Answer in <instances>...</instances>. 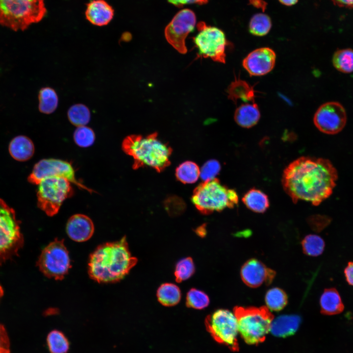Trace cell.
<instances>
[{"label":"cell","mask_w":353,"mask_h":353,"mask_svg":"<svg viewBox=\"0 0 353 353\" xmlns=\"http://www.w3.org/2000/svg\"><path fill=\"white\" fill-rule=\"evenodd\" d=\"M337 178V171L328 160L302 156L284 170L281 182L294 203L304 201L317 206L331 195Z\"/></svg>","instance_id":"cell-1"},{"label":"cell","mask_w":353,"mask_h":353,"mask_svg":"<svg viewBox=\"0 0 353 353\" xmlns=\"http://www.w3.org/2000/svg\"><path fill=\"white\" fill-rule=\"evenodd\" d=\"M137 259L129 251L126 236L120 240L102 244L90 254V277L99 283L116 282L123 279L136 264Z\"/></svg>","instance_id":"cell-2"},{"label":"cell","mask_w":353,"mask_h":353,"mask_svg":"<svg viewBox=\"0 0 353 353\" xmlns=\"http://www.w3.org/2000/svg\"><path fill=\"white\" fill-rule=\"evenodd\" d=\"M122 148L132 157L133 169L149 167L161 172L170 164L172 149L158 138L157 132L145 136H127L122 142Z\"/></svg>","instance_id":"cell-3"},{"label":"cell","mask_w":353,"mask_h":353,"mask_svg":"<svg viewBox=\"0 0 353 353\" xmlns=\"http://www.w3.org/2000/svg\"><path fill=\"white\" fill-rule=\"evenodd\" d=\"M192 202L201 213L209 214L227 208H233L238 204V197L234 189L228 188L215 178L197 186L193 193Z\"/></svg>","instance_id":"cell-4"},{"label":"cell","mask_w":353,"mask_h":353,"mask_svg":"<svg viewBox=\"0 0 353 353\" xmlns=\"http://www.w3.org/2000/svg\"><path fill=\"white\" fill-rule=\"evenodd\" d=\"M46 12L44 0H0V24L14 30L39 22Z\"/></svg>","instance_id":"cell-5"},{"label":"cell","mask_w":353,"mask_h":353,"mask_svg":"<svg viewBox=\"0 0 353 353\" xmlns=\"http://www.w3.org/2000/svg\"><path fill=\"white\" fill-rule=\"evenodd\" d=\"M233 312L237 322L238 332L246 343L258 345L265 340L274 319L273 315L267 307L236 306Z\"/></svg>","instance_id":"cell-6"},{"label":"cell","mask_w":353,"mask_h":353,"mask_svg":"<svg viewBox=\"0 0 353 353\" xmlns=\"http://www.w3.org/2000/svg\"><path fill=\"white\" fill-rule=\"evenodd\" d=\"M23 244L15 211L0 199V266L17 255Z\"/></svg>","instance_id":"cell-7"},{"label":"cell","mask_w":353,"mask_h":353,"mask_svg":"<svg viewBox=\"0 0 353 353\" xmlns=\"http://www.w3.org/2000/svg\"><path fill=\"white\" fill-rule=\"evenodd\" d=\"M71 182L64 177H49L38 184L37 205L48 216H53L59 211L64 201L74 194Z\"/></svg>","instance_id":"cell-8"},{"label":"cell","mask_w":353,"mask_h":353,"mask_svg":"<svg viewBox=\"0 0 353 353\" xmlns=\"http://www.w3.org/2000/svg\"><path fill=\"white\" fill-rule=\"evenodd\" d=\"M204 323L207 331L216 342L233 352L239 350L238 325L234 313L227 309H219L208 315Z\"/></svg>","instance_id":"cell-9"},{"label":"cell","mask_w":353,"mask_h":353,"mask_svg":"<svg viewBox=\"0 0 353 353\" xmlns=\"http://www.w3.org/2000/svg\"><path fill=\"white\" fill-rule=\"evenodd\" d=\"M40 271L47 277L62 280L71 268L69 253L64 240L55 239L42 251L37 262Z\"/></svg>","instance_id":"cell-10"},{"label":"cell","mask_w":353,"mask_h":353,"mask_svg":"<svg viewBox=\"0 0 353 353\" xmlns=\"http://www.w3.org/2000/svg\"><path fill=\"white\" fill-rule=\"evenodd\" d=\"M197 27L199 32L194 42L199 55L225 63L227 42L224 33L216 27L207 26L204 23H199Z\"/></svg>","instance_id":"cell-11"},{"label":"cell","mask_w":353,"mask_h":353,"mask_svg":"<svg viewBox=\"0 0 353 353\" xmlns=\"http://www.w3.org/2000/svg\"><path fill=\"white\" fill-rule=\"evenodd\" d=\"M56 177L65 178L79 188L90 193L94 192L76 178L71 163L59 159H43L38 161L35 164L27 180L32 184L38 185L45 178Z\"/></svg>","instance_id":"cell-12"},{"label":"cell","mask_w":353,"mask_h":353,"mask_svg":"<svg viewBox=\"0 0 353 353\" xmlns=\"http://www.w3.org/2000/svg\"><path fill=\"white\" fill-rule=\"evenodd\" d=\"M347 120L346 111L337 101H328L320 105L315 112L313 122L321 132L329 135L340 132Z\"/></svg>","instance_id":"cell-13"},{"label":"cell","mask_w":353,"mask_h":353,"mask_svg":"<svg viewBox=\"0 0 353 353\" xmlns=\"http://www.w3.org/2000/svg\"><path fill=\"white\" fill-rule=\"evenodd\" d=\"M196 21L195 14L192 10L182 9L174 16L165 29L167 41L180 53H186L187 51L185 39L194 29Z\"/></svg>","instance_id":"cell-14"},{"label":"cell","mask_w":353,"mask_h":353,"mask_svg":"<svg viewBox=\"0 0 353 353\" xmlns=\"http://www.w3.org/2000/svg\"><path fill=\"white\" fill-rule=\"evenodd\" d=\"M276 54L268 47L256 49L249 53L243 59L244 68L251 76H261L270 72L274 68Z\"/></svg>","instance_id":"cell-15"},{"label":"cell","mask_w":353,"mask_h":353,"mask_svg":"<svg viewBox=\"0 0 353 353\" xmlns=\"http://www.w3.org/2000/svg\"><path fill=\"white\" fill-rule=\"evenodd\" d=\"M240 275L243 281L247 286L256 288L263 283L270 284L275 278L276 272L267 267L260 261L252 258L243 264Z\"/></svg>","instance_id":"cell-16"},{"label":"cell","mask_w":353,"mask_h":353,"mask_svg":"<svg viewBox=\"0 0 353 353\" xmlns=\"http://www.w3.org/2000/svg\"><path fill=\"white\" fill-rule=\"evenodd\" d=\"M66 232L73 240L78 242H84L92 236L94 232V224L87 215L75 214L67 221Z\"/></svg>","instance_id":"cell-17"},{"label":"cell","mask_w":353,"mask_h":353,"mask_svg":"<svg viewBox=\"0 0 353 353\" xmlns=\"http://www.w3.org/2000/svg\"><path fill=\"white\" fill-rule=\"evenodd\" d=\"M85 15L87 20L93 25L102 26L111 21L114 10L104 0H93L87 4Z\"/></svg>","instance_id":"cell-18"},{"label":"cell","mask_w":353,"mask_h":353,"mask_svg":"<svg viewBox=\"0 0 353 353\" xmlns=\"http://www.w3.org/2000/svg\"><path fill=\"white\" fill-rule=\"evenodd\" d=\"M301 321L300 317L297 315H281L273 319L270 331L276 336L287 337L296 332Z\"/></svg>","instance_id":"cell-19"},{"label":"cell","mask_w":353,"mask_h":353,"mask_svg":"<svg viewBox=\"0 0 353 353\" xmlns=\"http://www.w3.org/2000/svg\"><path fill=\"white\" fill-rule=\"evenodd\" d=\"M260 118V110L254 102L242 104L235 109L234 114V119L236 124L247 128L255 126Z\"/></svg>","instance_id":"cell-20"},{"label":"cell","mask_w":353,"mask_h":353,"mask_svg":"<svg viewBox=\"0 0 353 353\" xmlns=\"http://www.w3.org/2000/svg\"><path fill=\"white\" fill-rule=\"evenodd\" d=\"M228 98L237 103L239 100L245 102H254L255 91L252 86L247 81L235 78L227 89Z\"/></svg>","instance_id":"cell-21"},{"label":"cell","mask_w":353,"mask_h":353,"mask_svg":"<svg viewBox=\"0 0 353 353\" xmlns=\"http://www.w3.org/2000/svg\"><path fill=\"white\" fill-rule=\"evenodd\" d=\"M320 305L321 313L328 315L339 314L344 308L339 293L333 288L324 290L320 299Z\"/></svg>","instance_id":"cell-22"},{"label":"cell","mask_w":353,"mask_h":353,"mask_svg":"<svg viewBox=\"0 0 353 353\" xmlns=\"http://www.w3.org/2000/svg\"><path fill=\"white\" fill-rule=\"evenodd\" d=\"M9 151L15 160L19 161H26L34 154V144L29 138L23 135L18 136L10 142Z\"/></svg>","instance_id":"cell-23"},{"label":"cell","mask_w":353,"mask_h":353,"mask_svg":"<svg viewBox=\"0 0 353 353\" xmlns=\"http://www.w3.org/2000/svg\"><path fill=\"white\" fill-rule=\"evenodd\" d=\"M242 200L248 209L256 213H264L269 207L267 195L255 188L249 190L244 195Z\"/></svg>","instance_id":"cell-24"},{"label":"cell","mask_w":353,"mask_h":353,"mask_svg":"<svg viewBox=\"0 0 353 353\" xmlns=\"http://www.w3.org/2000/svg\"><path fill=\"white\" fill-rule=\"evenodd\" d=\"M157 298L158 302L163 305L172 306L177 304L181 299V291L175 284L165 283L158 288Z\"/></svg>","instance_id":"cell-25"},{"label":"cell","mask_w":353,"mask_h":353,"mask_svg":"<svg viewBox=\"0 0 353 353\" xmlns=\"http://www.w3.org/2000/svg\"><path fill=\"white\" fill-rule=\"evenodd\" d=\"M332 62L333 67L341 73L353 72V50L346 48L337 50L333 53Z\"/></svg>","instance_id":"cell-26"},{"label":"cell","mask_w":353,"mask_h":353,"mask_svg":"<svg viewBox=\"0 0 353 353\" xmlns=\"http://www.w3.org/2000/svg\"><path fill=\"white\" fill-rule=\"evenodd\" d=\"M200 176V169L194 162L186 161L180 164L176 170V176L184 184L195 182Z\"/></svg>","instance_id":"cell-27"},{"label":"cell","mask_w":353,"mask_h":353,"mask_svg":"<svg viewBox=\"0 0 353 353\" xmlns=\"http://www.w3.org/2000/svg\"><path fill=\"white\" fill-rule=\"evenodd\" d=\"M39 109L44 114L53 112L58 106V98L56 93L51 88H42L39 93Z\"/></svg>","instance_id":"cell-28"},{"label":"cell","mask_w":353,"mask_h":353,"mask_svg":"<svg viewBox=\"0 0 353 353\" xmlns=\"http://www.w3.org/2000/svg\"><path fill=\"white\" fill-rule=\"evenodd\" d=\"M265 303L268 308L275 311L282 309L287 304L288 298L286 293L277 287L272 288L266 293Z\"/></svg>","instance_id":"cell-29"},{"label":"cell","mask_w":353,"mask_h":353,"mask_svg":"<svg viewBox=\"0 0 353 353\" xmlns=\"http://www.w3.org/2000/svg\"><path fill=\"white\" fill-rule=\"evenodd\" d=\"M303 252L306 255L317 256L324 251L325 243L320 236L315 234L306 236L302 242Z\"/></svg>","instance_id":"cell-30"},{"label":"cell","mask_w":353,"mask_h":353,"mask_svg":"<svg viewBox=\"0 0 353 353\" xmlns=\"http://www.w3.org/2000/svg\"><path fill=\"white\" fill-rule=\"evenodd\" d=\"M70 122L77 127L87 125L90 120V112L88 108L82 104L72 106L68 111Z\"/></svg>","instance_id":"cell-31"},{"label":"cell","mask_w":353,"mask_h":353,"mask_svg":"<svg viewBox=\"0 0 353 353\" xmlns=\"http://www.w3.org/2000/svg\"><path fill=\"white\" fill-rule=\"evenodd\" d=\"M271 25V19L267 15L258 13L252 18L249 24V30L254 35L262 36L269 32Z\"/></svg>","instance_id":"cell-32"},{"label":"cell","mask_w":353,"mask_h":353,"mask_svg":"<svg viewBox=\"0 0 353 353\" xmlns=\"http://www.w3.org/2000/svg\"><path fill=\"white\" fill-rule=\"evenodd\" d=\"M47 343L51 353H66L69 350L68 340L61 332L56 330L48 334Z\"/></svg>","instance_id":"cell-33"},{"label":"cell","mask_w":353,"mask_h":353,"mask_svg":"<svg viewBox=\"0 0 353 353\" xmlns=\"http://www.w3.org/2000/svg\"><path fill=\"white\" fill-rule=\"evenodd\" d=\"M209 303L208 296L203 291L192 288L187 293L186 304L188 307L196 309H202Z\"/></svg>","instance_id":"cell-34"},{"label":"cell","mask_w":353,"mask_h":353,"mask_svg":"<svg viewBox=\"0 0 353 353\" xmlns=\"http://www.w3.org/2000/svg\"><path fill=\"white\" fill-rule=\"evenodd\" d=\"M195 272L193 259L189 257L180 260L176 265L175 276L176 281L181 282L189 278Z\"/></svg>","instance_id":"cell-35"},{"label":"cell","mask_w":353,"mask_h":353,"mask_svg":"<svg viewBox=\"0 0 353 353\" xmlns=\"http://www.w3.org/2000/svg\"><path fill=\"white\" fill-rule=\"evenodd\" d=\"M74 140L79 147L87 148L92 146L95 140L93 129L85 126H78L74 133Z\"/></svg>","instance_id":"cell-36"},{"label":"cell","mask_w":353,"mask_h":353,"mask_svg":"<svg viewBox=\"0 0 353 353\" xmlns=\"http://www.w3.org/2000/svg\"><path fill=\"white\" fill-rule=\"evenodd\" d=\"M221 165L218 161L212 159L206 162L200 169V176L203 181L215 178L219 173Z\"/></svg>","instance_id":"cell-37"},{"label":"cell","mask_w":353,"mask_h":353,"mask_svg":"<svg viewBox=\"0 0 353 353\" xmlns=\"http://www.w3.org/2000/svg\"><path fill=\"white\" fill-rule=\"evenodd\" d=\"M0 353H10L9 341L7 332L0 324Z\"/></svg>","instance_id":"cell-38"},{"label":"cell","mask_w":353,"mask_h":353,"mask_svg":"<svg viewBox=\"0 0 353 353\" xmlns=\"http://www.w3.org/2000/svg\"><path fill=\"white\" fill-rule=\"evenodd\" d=\"M208 0H168V1L177 6H181L183 5L189 3L204 4Z\"/></svg>","instance_id":"cell-39"},{"label":"cell","mask_w":353,"mask_h":353,"mask_svg":"<svg viewBox=\"0 0 353 353\" xmlns=\"http://www.w3.org/2000/svg\"><path fill=\"white\" fill-rule=\"evenodd\" d=\"M344 275L347 282L353 286V261L348 263L344 270Z\"/></svg>","instance_id":"cell-40"},{"label":"cell","mask_w":353,"mask_h":353,"mask_svg":"<svg viewBox=\"0 0 353 353\" xmlns=\"http://www.w3.org/2000/svg\"><path fill=\"white\" fill-rule=\"evenodd\" d=\"M333 3L340 7L353 8V0H331Z\"/></svg>","instance_id":"cell-41"},{"label":"cell","mask_w":353,"mask_h":353,"mask_svg":"<svg viewBox=\"0 0 353 353\" xmlns=\"http://www.w3.org/2000/svg\"><path fill=\"white\" fill-rule=\"evenodd\" d=\"M281 3L286 5H292L296 3L298 0H278Z\"/></svg>","instance_id":"cell-42"},{"label":"cell","mask_w":353,"mask_h":353,"mask_svg":"<svg viewBox=\"0 0 353 353\" xmlns=\"http://www.w3.org/2000/svg\"><path fill=\"white\" fill-rule=\"evenodd\" d=\"M196 232L199 236H202L205 234L206 230L203 227H200L197 229Z\"/></svg>","instance_id":"cell-43"},{"label":"cell","mask_w":353,"mask_h":353,"mask_svg":"<svg viewBox=\"0 0 353 353\" xmlns=\"http://www.w3.org/2000/svg\"><path fill=\"white\" fill-rule=\"evenodd\" d=\"M3 289L1 287V286L0 285V299L1 298V297L3 296Z\"/></svg>","instance_id":"cell-44"}]
</instances>
